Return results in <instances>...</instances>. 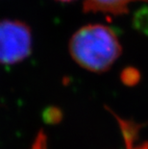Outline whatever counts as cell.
Segmentation results:
<instances>
[{
    "label": "cell",
    "instance_id": "1",
    "mask_svg": "<svg viewBox=\"0 0 148 149\" xmlns=\"http://www.w3.org/2000/svg\"><path fill=\"white\" fill-rule=\"evenodd\" d=\"M121 51L116 33L103 24H90L80 28L69 42L72 59L83 68L96 73L108 70Z\"/></svg>",
    "mask_w": 148,
    "mask_h": 149
},
{
    "label": "cell",
    "instance_id": "2",
    "mask_svg": "<svg viewBox=\"0 0 148 149\" xmlns=\"http://www.w3.org/2000/svg\"><path fill=\"white\" fill-rule=\"evenodd\" d=\"M31 51L32 34L28 25L17 20L0 21V64H17Z\"/></svg>",
    "mask_w": 148,
    "mask_h": 149
},
{
    "label": "cell",
    "instance_id": "3",
    "mask_svg": "<svg viewBox=\"0 0 148 149\" xmlns=\"http://www.w3.org/2000/svg\"><path fill=\"white\" fill-rule=\"evenodd\" d=\"M147 0H85V13H104V14L119 15L127 14L129 5L133 2Z\"/></svg>",
    "mask_w": 148,
    "mask_h": 149
},
{
    "label": "cell",
    "instance_id": "4",
    "mask_svg": "<svg viewBox=\"0 0 148 149\" xmlns=\"http://www.w3.org/2000/svg\"><path fill=\"white\" fill-rule=\"evenodd\" d=\"M120 128L124 138V149H148V141L137 142V136L138 134V125H135L133 122L118 118Z\"/></svg>",
    "mask_w": 148,
    "mask_h": 149
},
{
    "label": "cell",
    "instance_id": "5",
    "mask_svg": "<svg viewBox=\"0 0 148 149\" xmlns=\"http://www.w3.org/2000/svg\"><path fill=\"white\" fill-rule=\"evenodd\" d=\"M135 25L140 30L148 31V8H142L135 15Z\"/></svg>",
    "mask_w": 148,
    "mask_h": 149
},
{
    "label": "cell",
    "instance_id": "6",
    "mask_svg": "<svg viewBox=\"0 0 148 149\" xmlns=\"http://www.w3.org/2000/svg\"><path fill=\"white\" fill-rule=\"evenodd\" d=\"M59 1H62V2H69V1H72V0H59Z\"/></svg>",
    "mask_w": 148,
    "mask_h": 149
}]
</instances>
